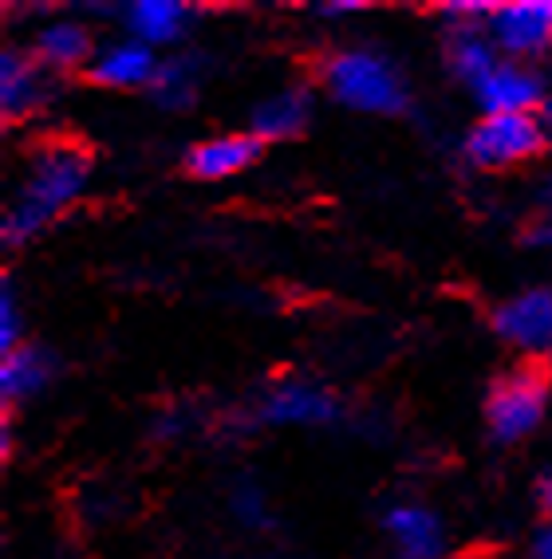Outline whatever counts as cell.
Listing matches in <instances>:
<instances>
[{"label":"cell","mask_w":552,"mask_h":559,"mask_svg":"<svg viewBox=\"0 0 552 559\" xmlns=\"http://www.w3.org/2000/svg\"><path fill=\"white\" fill-rule=\"evenodd\" d=\"M324 87L340 107L360 115H399L407 107V83L387 56L372 48H343L324 63Z\"/></svg>","instance_id":"obj_2"},{"label":"cell","mask_w":552,"mask_h":559,"mask_svg":"<svg viewBox=\"0 0 552 559\" xmlns=\"http://www.w3.org/2000/svg\"><path fill=\"white\" fill-rule=\"evenodd\" d=\"M87 178H91V158L83 146H75V142H48L32 158L21 190H16L9 213H4V225H0L4 245L21 249V245L40 237L51 221H60L83 198Z\"/></svg>","instance_id":"obj_1"},{"label":"cell","mask_w":552,"mask_h":559,"mask_svg":"<svg viewBox=\"0 0 552 559\" xmlns=\"http://www.w3.org/2000/svg\"><path fill=\"white\" fill-rule=\"evenodd\" d=\"M198 87H201L198 60H193V56H171V60H162L158 80H154L151 95L162 103V107L181 110L198 99Z\"/></svg>","instance_id":"obj_18"},{"label":"cell","mask_w":552,"mask_h":559,"mask_svg":"<svg viewBox=\"0 0 552 559\" xmlns=\"http://www.w3.org/2000/svg\"><path fill=\"white\" fill-rule=\"evenodd\" d=\"M95 40H91L87 24L80 21H51L36 32V44H32V60L40 63L44 71H75L91 68L95 60Z\"/></svg>","instance_id":"obj_15"},{"label":"cell","mask_w":552,"mask_h":559,"mask_svg":"<svg viewBox=\"0 0 552 559\" xmlns=\"http://www.w3.org/2000/svg\"><path fill=\"white\" fill-rule=\"evenodd\" d=\"M48 99L44 87V68L24 51H4L0 56V110L4 119H24Z\"/></svg>","instance_id":"obj_16"},{"label":"cell","mask_w":552,"mask_h":559,"mask_svg":"<svg viewBox=\"0 0 552 559\" xmlns=\"http://www.w3.org/2000/svg\"><path fill=\"white\" fill-rule=\"evenodd\" d=\"M261 421H269V426H301V430L336 426L340 421V399L331 390L316 386V382H284V386L269 390V399L261 406Z\"/></svg>","instance_id":"obj_7"},{"label":"cell","mask_w":552,"mask_h":559,"mask_svg":"<svg viewBox=\"0 0 552 559\" xmlns=\"http://www.w3.org/2000/svg\"><path fill=\"white\" fill-rule=\"evenodd\" d=\"M122 24H127V36L146 44V48H174L190 28V4H181V0H134L122 12Z\"/></svg>","instance_id":"obj_13"},{"label":"cell","mask_w":552,"mask_h":559,"mask_svg":"<svg viewBox=\"0 0 552 559\" xmlns=\"http://www.w3.org/2000/svg\"><path fill=\"white\" fill-rule=\"evenodd\" d=\"M505 56L497 51V44L490 40L485 24H454L450 44H446V63L462 83L478 87V83L490 75Z\"/></svg>","instance_id":"obj_17"},{"label":"cell","mask_w":552,"mask_h":559,"mask_svg":"<svg viewBox=\"0 0 552 559\" xmlns=\"http://www.w3.org/2000/svg\"><path fill=\"white\" fill-rule=\"evenodd\" d=\"M537 504H541L544 520L552 524V469L541 473V480H537Z\"/></svg>","instance_id":"obj_22"},{"label":"cell","mask_w":552,"mask_h":559,"mask_svg":"<svg viewBox=\"0 0 552 559\" xmlns=\"http://www.w3.org/2000/svg\"><path fill=\"white\" fill-rule=\"evenodd\" d=\"M265 142L252 130H230V134H213V139L198 142L186 154V170L201 181H225L257 166Z\"/></svg>","instance_id":"obj_10"},{"label":"cell","mask_w":552,"mask_h":559,"mask_svg":"<svg viewBox=\"0 0 552 559\" xmlns=\"http://www.w3.org/2000/svg\"><path fill=\"white\" fill-rule=\"evenodd\" d=\"M383 528L395 539L399 559H438L446 551V528L426 504H391L383 516Z\"/></svg>","instance_id":"obj_11"},{"label":"cell","mask_w":552,"mask_h":559,"mask_svg":"<svg viewBox=\"0 0 552 559\" xmlns=\"http://www.w3.org/2000/svg\"><path fill=\"white\" fill-rule=\"evenodd\" d=\"M312 110H316V95L308 87H281L257 103L249 130L261 142H289L308 130Z\"/></svg>","instance_id":"obj_12"},{"label":"cell","mask_w":552,"mask_h":559,"mask_svg":"<svg viewBox=\"0 0 552 559\" xmlns=\"http://www.w3.org/2000/svg\"><path fill=\"white\" fill-rule=\"evenodd\" d=\"M158 68H162L158 51L131 40V36H122V40H110L95 51L87 80L110 91H139V87L151 91L154 80H158Z\"/></svg>","instance_id":"obj_9"},{"label":"cell","mask_w":552,"mask_h":559,"mask_svg":"<svg viewBox=\"0 0 552 559\" xmlns=\"http://www.w3.org/2000/svg\"><path fill=\"white\" fill-rule=\"evenodd\" d=\"M490 40L497 44L505 60H532L552 48V0H513L493 4L490 12Z\"/></svg>","instance_id":"obj_5"},{"label":"cell","mask_w":552,"mask_h":559,"mask_svg":"<svg viewBox=\"0 0 552 559\" xmlns=\"http://www.w3.org/2000/svg\"><path fill=\"white\" fill-rule=\"evenodd\" d=\"M493 331L525 355H552V288H525L493 311Z\"/></svg>","instance_id":"obj_6"},{"label":"cell","mask_w":552,"mask_h":559,"mask_svg":"<svg viewBox=\"0 0 552 559\" xmlns=\"http://www.w3.org/2000/svg\"><path fill=\"white\" fill-rule=\"evenodd\" d=\"M529 559H552V524H544V528L532 536Z\"/></svg>","instance_id":"obj_21"},{"label":"cell","mask_w":552,"mask_h":559,"mask_svg":"<svg viewBox=\"0 0 552 559\" xmlns=\"http://www.w3.org/2000/svg\"><path fill=\"white\" fill-rule=\"evenodd\" d=\"M544 142L549 130L537 115H482L466 134V158L482 170H509L537 158Z\"/></svg>","instance_id":"obj_4"},{"label":"cell","mask_w":552,"mask_h":559,"mask_svg":"<svg viewBox=\"0 0 552 559\" xmlns=\"http://www.w3.org/2000/svg\"><path fill=\"white\" fill-rule=\"evenodd\" d=\"M16 347H21V304H16L12 284L4 280V288H0V355Z\"/></svg>","instance_id":"obj_19"},{"label":"cell","mask_w":552,"mask_h":559,"mask_svg":"<svg viewBox=\"0 0 552 559\" xmlns=\"http://www.w3.org/2000/svg\"><path fill=\"white\" fill-rule=\"evenodd\" d=\"M51 379H56L51 350L21 343L16 350L0 355V399H4V406H21V402L40 399L44 390L51 386Z\"/></svg>","instance_id":"obj_14"},{"label":"cell","mask_w":552,"mask_h":559,"mask_svg":"<svg viewBox=\"0 0 552 559\" xmlns=\"http://www.w3.org/2000/svg\"><path fill=\"white\" fill-rule=\"evenodd\" d=\"M541 119H544V130H549V139H552V95H549V103H544V115H541Z\"/></svg>","instance_id":"obj_23"},{"label":"cell","mask_w":552,"mask_h":559,"mask_svg":"<svg viewBox=\"0 0 552 559\" xmlns=\"http://www.w3.org/2000/svg\"><path fill=\"white\" fill-rule=\"evenodd\" d=\"M230 504H233V512H237V520L252 524V528L269 520V500H265V489H257V485H237Z\"/></svg>","instance_id":"obj_20"},{"label":"cell","mask_w":552,"mask_h":559,"mask_svg":"<svg viewBox=\"0 0 552 559\" xmlns=\"http://www.w3.org/2000/svg\"><path fill=\"white\" fill-rule=\"evenodd\" d=\"M473 95L482 115H537V107L544 103V83L529 63L502 60L473 87Z\"/></svg>","instance_id":"obj_8"},{"label":"cell","mask_w":552,"mask_h":559,"mask_svg":"<svg viewBox=\"0 0 552 559\" xmlns=\"http://www.w3.org/2000/svg\"><path fill=\"white\" fill-rule=\"evenodd\" d=\"M549 409V379L541 367H517L493 382L485 399V430L502 445H517L541 430Z\"/></svg>","instance_id":"obj_3"}]
</instances>
